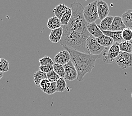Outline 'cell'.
<instances>
[{
    "instance_id": "9",
    "label": "cell",
    "mask_w": 132,
    "mask_h": 116,
    "mask_svg": "<svg viewBox=\"0 0 132 116\" xmlns=\"http://www.w3.org/2000/svg\"><path fill=\"white\" fill-rule=\"evenodd\" d=\"M71 56L69 52L64 50L58 52L54 58L55 63L64 65L70 61Z\"/></svg>"
},
{
    "instance_id": "32",
    "label": "cell",
    "mask_w": 132,
    "mask_h": 116,
    "mask_svg": "<svg viewBox=\"0 0 132 116\" xmlns=\"http://www.w3.org/2000/svg\"><path fill=\"white\" fill-rule=\"evenodd\" d=\"M1 58H0V61H1Z\"/></svg>"
},
{
    "instance_id": "31",
    "label": "cell",
    "mask_w": 132,
    "mask_h": 116,
    "mask_svg": "<svg viewBox=\"0 0 132 116\" xmlns=\"http://www.w3.org/2000/svg\"><path fill=\"white\" fill-rule=\"evenodd\" d=\"M3 76H4V73H2V72H0V80L1 79V78H2Z\"/></svg>"
},
{
    "instance_id": "16",
    "label": "cell",
    "mask_w": 132,
    "mask_h": 116,
    "mask_svg": "<svg viewBox=\"0 0 132 116\" xmlns=\"http://www.w3.org/2000/svg\"><path fill=\"white\" fill-rule=\"evenodd\" d=\"M68 8L69 7L64 4H59L55 8H53V12L54 13L55 17L59 18L60 20L63 15L68 10Z\"/></svg>"
},
{
    "instance_id": "8",
    "label": "cell",
    "mask_w": 132,
    "mask_h": 116,
    "mask_svg": "<svg viewBox=\"0 0 132 116\" xmlns=\"http://www.w3.org/2000/svg\"><path fill=\"white\" fill-rule=\"evenodd\" d=\"M97 11H98L99 19L102 20L108 16L109 14V7L108 4L102 0L97 1Z\"/></svg>"
},
{
    "instance_id": "17",
    "label": "cell",
    "mask_w": 132,
    "mask_h": 116,
    "mask_svg": "<svg viewBox=\"0 0 132 116\" xmlns=\"http://www.w3.org/2000/svg\"><path fill=\"white\" fill-rule=\"evenodd\" d=\"M61 25H62L60 20L55 16L50 18L48 20L47 24V26L48 29L51 30L59 29V28L61 27Z\"/></svg>"
},
{
    "instance_id": "18",
    "label": "cell",
    "mask_w": 132,
    "mask_h": 116,
    "mask_svg": "<svg viewBox=\"0 0 132 116\" xmlns=\"http://www.w3.org/2000/svg\"><path fill=\"white\" fill-rule=\"evenodd\" d=\"M97 40L100 44L104 48L110 47L114 43V40L111 37L105 35H103L98 38H97Z\"/></svg>"
},
{
    "instance_id": "11",
    "label": "cell",
    "mask_w": 132,
    "mask_h": 116,
    "mask_svg": "<svg viewBox=\"0 0 132 116\" xmlns=\"http://www.w3.org/2000/svg\"><path fill=\"white\" fill-rule=\"evenodd\" d=\"M87 30L90 35L95 37L96 39L102 36L103 34L102 31L100 30L98 26L96 24V23H88L87 24Z\"/></svg>"
},
{
    "instance_id": "26",
    "label": "cell",
    "mask_w": 132,
    "mask_h": 116,
    "mask_svg": "<svg viewBox=\"0 0 132 116\" xmlns=\"http://www.w3.org/2000/svg\"><path fill=\"white\" fill-rule=\"evenodd\" d=\"M60 78V77L59 76V75L53 70L47 74V79L49 80L50 83H56Z\"/></svg>"
},
{
    "instance_id": "23",
    "label": "cell",
    "mask_w": 132,
    "mask_h": 116,
    "mask_svg": "<svg viewBox=\"0 0 132 116\" xmlns=\"http://www.w3.org/2000/svg\"><path fill=\"white\" fill-rule=\"evenodd\" d=\"M56 91L59 92H64L67 89V83L64 78H60L56 81Z\"/></svg>"
},
{
    "instance_id": "4",
    "label": "cell",
    "mask_w": 132,
    "mask_h": 116,
    "mask_svg": "<svg viewBox=\"0 0 132 116\" xmlns=\"http://www.w3.org/2000/svg\"><path fill=\"white\" fill-rule=\"evenodd\" d=\"M83 16L87 23H95L99 18L97 11V1L90 3L83 9Z\"/></svg>"
},
{
    "instance_id": "10",
    "label": "cell",
    "mask_w": 132,
    "mask_h": 116,
    "mask_svg": "<svg viewBox=\"0 0 132 116\" xmlns=\"http://www.w3.org/2000/svg\"><path fill=\"white\" fill-rule=\"evenodd\" d=\"M126 26L122 21L121 17L115 16L114 17L111 26L109 30V31H123Z\"/></svg>"
},
{
    "instance_id": "27",
    "label": "cell",
    "mask_w": 132,
    "mask_h": 116,
    "mask_svg": "<svg viewBox=\"0 0 132 116\" xmlns=\"http://www.w3.org/2000/svg\"><path fill=\"white\" fill-rule=\"evenodd\" d=\"M40 65H53L54 62L51 58L48 56H45L39 60Z\"/></svg>"
},
{
    "instance_id": "15",
    "label": "cell",
    "mask_w": 132,
    "mask_h": 116,
    "mask_svg": "<svg viewBox=\"0 0 132 116\" xmlns=\"http://www.w3.org/2000/svg\"><path fill=\"white\" fill-rule=\"evenodd\" d=\"M121 18L126 28L132 29V10L129 9L122 14Z\"/></svg>"
},
{
    "instance_id": "14",
    "label": "cell",
    "mask_w": 132,
    "mask_h": 116,
    "mask_svg": "<svg viewBox=\"0 0 132 116\" xmlns=\"http://www.w3.org/2000/svg\"><path fill=\"white\" fill-rule=\"evenodd\" d=\"M114 17L111 16H108L104 19L101 20L100 23L98 27L101 31H109L110 27H111Z\"/></svg>"
},
{
    "instance_id": "20",
    "label": "cell",
    "mask_w": 132,
    "mask_h": 116,
    "mask_svg": "<svg viewBox=\"0 0 132 116\" xmlns=\"http://www.w3.org/2000/svg\"><path fill=\"white\" fill-rule=\"evenodd\" d=\"M119 49L121 52L132 54V40L130 41H125L119 44Z\"/></svg>"
},
{
    "instance_id": "29",
    "label": "cell",
    "mask_w": 132,
    "mask_h": 116,
    "mask_svg": "<svg viewBox=\"0 0 132 116\" xmlns=\"http://www.w3.org/2000/svg\"><path fill=\"white\" fill-rule=\"evenodd\" d=\"M39 70L43 72V73L48 74L53 70V65H40L39 67Z\"/></svg>"
},
{
    "instance_id": "1",
    "label": "cell",
    "mask_w": 132,
    "mask_h": 116,
    "mask_svg": "<svg viewBox=\"0 0 132 116\" xmlns=\"http://www.w3.org/2000/svg\"><path fill=\"white\" fill-rule=\"evenodd\" d=\"M71 8L72 16L67 25L63 26V35L60 41L62 46L88 54L86 40L90 36L87 30L88 23L83 16V7L80 2H73Z\"/></svg>"
},
{
    "instance_id": "2",
    "label": "cell",
    "mask_w": 132,
    "mask_h": 116,
    "mask_svg": "<svg viewBox=\"0 0 132 116\" xmlns=\"http://www.w3.org/2000/svg\"><path fill=\"white\" fill-rule=\"evenodd\" d=\"M62 46L70 55V61L73 62L77 71V80L79 81H83V78L86 74L91 73L93 68L95 67L96 60L101 57V55H90L76 51L67 46Z\"/></svg>"
},
{
    "instance_id": "30",
    "label": "cell",
    "mask_w": 132,
    "mask_h": 116,
    "mask_svg": "<svg viewBox=\"0 0 132 116\" xmlns=\"http://www.w3.org/2000/svg\"><path fill=\"white\" fill-rule=\"evenodd\" d=\"M50 85H51V83L50 82L49 80H48L47 79H43L40 81L39 84V88L43 92V91L47 89L50 87Z\"/></svg>"
},
{
    "instance_id": "34",
    "label": "cell",
    "mask_w": 132,
    "mask_h": 116,
    "mask_svg": "<svg viewBox=\"0 0 132 116\" xmlns=\"http://www.w3.org/2000/svg\"><path fill=\"white\" fill-rule=\"evenodd\" d=\"M131 30H132V29H131Z\"/></svg>"
},
{
    "instance_id": "3",
    "label": "cell",
    "mask_w": 132,
    "mask_h": 116,
    "mask_svg": "<svg viewBox=\"0 0 132 116\" xmlns=\"http://www.w3.org/2000/svg\"><path fill=\"white\" fill-rule=\"evenodd\" d=\"M119 44L114 43L110 47L105 48L102 52L101 57L102 60L106 63L111 64L114 62L115 59L120 53Z\"/></svg>"
},
{
    "instance_id": "7",
    "label": "cell",
    "mask_w": 132,
    "mask_h": 116,
    "mask_svg": "<svg viewBox=\"0 0 132 116\" xmlns=\"http://www.w3.org/2000/svg\"><path fill=\"white\" fill-rule=\"evenodd\" d=\"M65 68V79L69 81H73L77 79L78 73L74 64L71 61L64 65Z\"/></svg>"
},
{
    "instance_id": "22",
    "label": "cell",
    "mask_w": 132,
    "mask_h": 116,
    "mask_svg": "<svg viewBox=\"0 0 132 116\" xmlns=\"http://www.w3.org/2000/svg\"><path fill=\"white\" fill-rule=\"evenodd\" d=\"M53 71H54L56 73H57L60 77L62 78H65V72L64 65L59 64L57 63H55L53 65Z\"/></svg>"
},
{
    "instance_id": "21",
    "label": "cell",
    "mask_w": 132,
    "mask_h": 116,
    "mask_svg": "<svg viewBox=\"0 0 132 116\" xmlns=\"http://www.w3.org/2000/svg\"><path fill=\"white\" fill-rule=\"evenodd\" d=\"M72 16V10L71 8H68V10L67 11V12L62 16V17L60 19L61 21V25L63 26L67 25L68 24V23L70 21L71 17Z\"/></svg>"
},
{
    "instance_id": "19",
    "label": "cell",
    "mask_w": 132,
    "mask_h": 116,
    "mask_svg": "<svg viewBox=\"0 0 132 116\" xmlns=\"http://www.w3.org/2000/svg\"><path fill=\"white\" fill-rule=\"evenodd\" d=\"M34 82L36 86L38 87H39V84L40 81L43 79H47V74L43 73V72L38 70L36 71L33 75Z\"/></svg>"
},
{
    "instance_id": "13",
    "label": "cell",
    "mask_w": 132,
    "mask_h": 116,
    "mask_svg": "<svg viewBox=\"0 0 132 116\" xmlns=\"http://www.w3.org/2000/svg\"><path fill=\"white\" fill-rule=\"evenodd\" d=\"M63 35V29L60 27L59 29L52 30L50 34L49 39L53 43H58L60 42Z\"/></svg>"
},
{
    "instance_id": "33",
    "label": "cell",
    "mask_w": 132,
    "mask_h": 116,
    "mask_svg": "<svg viewBox=\"0 0 132 116\" xmlns=\"http://www.w3.org/2000/svg\"><path fill=\"white\" fill-rule=\"evenodd\" d=\"M131 98H132V93H131Z\"/></svg>"
},
{
    "instance_id": "12",
    "label": "cell",
    "mask_w": 132,
    "mask_h": 116,
    "mask_svg": "<svg viewBox=\"0 0 132 116\" xmlns=\"http://www.w3.org/2000/svg\"><path fill=\"white\" fill-rule=\"evenodd\" d=\"M103 35L109 36L114 40V43L120 44L124 41L122 37V31H102Z\"/></svg>"
},
{
    "instance_id": "6",
    "label": "cell",
    "mask_w": 132,
    "mask_h": 116,
    "mask_svg": "<svg viewBox=\"0 0 132 116\" xmlns=\"http://www.w3.org/2000/svg\"><path fill=\"white\" fill-rule=\"evenodd\" d=\"M115 62L122 69L132 67V54L120 51L115 59Z\"/></svg>"
},
{
    "instance_id": "24",
    "label": "cell",
    "mask_w": 132,
    "mask_h": 116,
    "mask_svg": "<svg viewBox=\"0 0 132 116\" xmlns=\"http://www.w3.org/2000/svg\"><path fill=\"white\" fill-rule=\"evenodd\" d=\"M122 37L125 41H130L132 40V30L129 28L125 29L122 31Z\"/></svg>"
},
{
    "instance_id": "25",
    "label": "cell",
    "mask_w": 132,
    "mask_h": 116,
    "mask_svg": "<svg viewBox=\"0 0 132 116\" xmlns=\"http://www.w3.org/2000/svg\"><path fill=\"white\" fill-rule=\"evenodd\" d=\"M9 70V63L5 58H1L0 61V72L7 73Z\"/></svg>"
},
{
    "instance_id": "5",
    "label": "cell",
    "mask_w": 132,
    "mask_h": 116,
    "mask_svg": "<svg viewBox=\"0 0 132 116\" xmlns=\"http://www.w3.org/2000/svg\"><path fill=\"white\" fill-rule=\"evenodd\" d=\"M86 48L88 54L92 55H100L105 49L104 47L102 46L98 43L97 39L92 35L87 39Z\"/></svg>"
},
{
    "instance_id": "28",
    "label": "cell",
    "mask_w": 132,
    "mask_h": 116,
    "mask_svg": "<svg viewBox=\"0 0 132 116\" xmlns=\"http://www.w3.org/2000/svg\"><path fill=\"white\" fill-rule=\"evenodd\" d=\"M57 91H56V83H51V85L48 88L43 91V92L47 94L48 95H52L53 94L55 93Z\"/></svg>"
}]
</instances>
